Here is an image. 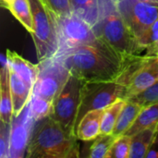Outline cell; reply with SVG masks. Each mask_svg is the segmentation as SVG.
Segmentation results:
<instances>
[{
    "instance_id": "83f0119b",
    "label": "cell",
    "mask_w": 158,
    "mask_h": 158,
    "mask_svg": "<svg viewBox=\"0 0 158 158\" xmlns=\"http://www.w3.org/2000/svg\"><path fill=\"white\" fill-rule=\"evenodd\" d=\"M145 158H158V129L153 137Z\"/></svg>"
},
{
    "instance_id": "5bb4252c",
    "label": "cell",
    "mask_w": 158,
    "mask_h": 158,
    "mask_svg": "<svg viewBox=\"0 0 158 158\" xmlns=\"http://www.w3.org/2000/svg\"><path fill=\"white\" fill-rule=\"evenodd\" d=\"M104 109L93 110L88 112L79 123L76 135L81 141H94L101 134V120Z\"/></svg>"
},
{
    "instance_id": "9a60e30c",
    "label": "cell",
    "mask_w": 158,
    "mask_h": 158,
    "mask_svg": "<svg viewBox=\"0 0 158 158\" xmlns=\"http://www.w3.org/2000/svg\"><path fill=\"white\" fill-rule=\"evenodd\" d=\"M143 106L127 100L116 123V126L114 128L113 133L115 136L119 137L121 135H124L129 129L132 126L135 119L137 118L138 115L142 111Z\"/></svg>"
},
{
    "instance_id": "e0dca14e",
    "label": "cell",
    "mask_w": 158,
    "mask_h": 158,
    "mask_svg": "<svg viewBox=\"0 0 158 158\" xmlns=\"http://www.w3.org/2000/svg\"><path fill=\"white\" fill-rule=\"evenodd\" d=\"M72 13L94 27L99 18V0H70Z\"/></svg>"
},
{
    "instance_id": "4fadbf2b",
    "label": "cell",
    "mask_w": 158,
    "mask_h": 158,
    "mask_svg": "<svg viewBox=\"0 0 158 158\" xmlns=\"http://www.w3.org/2000/svg\"><path fill=\"white\" fill-rule=\"evenodd\" d=\"M9 83L13 100L14 117L19 116L29 103L32 88H31L17 73L9 68Z\"/></svg>"
},
{
    "instance_id": "f546056e",
    "label": "cell",
    "mask_w": 158,
    "mask_h": 158,
    "mask_svg": "<svg viewBox=\"0 0 158 158\" xmlns=\"http://www.w3.org/2000/svg\"><path fill=\"white\" fill-rule=\"evenodd\" d=\"M1 2H2V3H1V4H2V6L7 8L8 6L13 2V0H1Z\"/></svg>"
},
{
    "instance_id": "d6a6232c",
    "label": "cell",
    "mask_w": 158,
    "mask_h": 158,
    "mask_svg": "<svg viewBox=\"0 0 158 158\" xmlns=\"http://www.w3.org/2000/svg\"><path fill=\"white\" fill-rule=\"evenodd\" d=\"M113 1H114V2H116V4H118V3H119L121 0H113Z\"/></svg>"
},
{
    "instance_id": "ac0fdd59",
    "label": "cell",
    "mask_w": 158,
    "mask_h": 158,
    "mask_svg": "<svg viewBox=\"0 0 158 158\" xmlns=\"http://www.w3.org/2000/svg\"><path fill=\"white\" fill-rule=\"evenodd\" d=\"M158 124V103L143 106L132 126L124 134L133 136L139 131Z\"/></svg>"
},
{
    "instance_id": "ba28073f",
    "label": "cell",
    "mask_w": 158,
    "mask_h": 158,
    "mask_svg": "<svg viewBox=\"0 0 158 158\" xmlns=\"http://www.w3.org/2000/svg\"><path fill=\"white\" fill-rule=\"evenodd\" d=\"M56 19L58 32V52L56 56H61L69 50L90 44L97 38L93 27L73 13Z\"/></svg>"
},
{
    "instance_id": "30bf717a",
    "label": "cell",
    "mask_w": 158,
    "mask_h": 158,
    "mask_svg": "<svg viewBox=\"0 0 158 158\" xmlns=\"http://www.w3.org/2000/svg\"><path fill=\"white\" fill-rule=\"evenodd\" d=\"M36 123L31 113L29 103L19 116L13 117L10 124L8 158L26 157L27 148Z\"/></svg>"
},
{
    "instance_id": "1f68e13d",
    "label": "cell",
    "mask_w": 158,
    "mask_h": 158,
    "mask_svg": "<svg viewBox=\"0 0 158 158\" xmlns=\"http://www.w3.org/2000/svg\"><path fill=\"white\" fill-rule=\"evenodd\" d=\"M158 47V42L156 44H154L153 46H151V47H149L148 49H154V48H157Z\"/></svg>"
},
{
    "instance_id": "7a4b0ae2",
    "label": "cell",
    "mask_w": 158,
    "mask_h": 158,
    "mask_svg": "<svg viewBox=\"0 0 158 158\" xmlns=\"http://www.w3.org/2000/svg\"><path fill=\"white\" fill-rule=\"evenodd\" d=\"M77 135L65 131L50 117L35 124L26 153L27 158H77L80 147Z\"/></svg>"
},
{
    "instance_id": "6da1fadb",
    "label": "cell",
    "mask_w": 158,
    "mask_h": 158,
    "mask_svg": "<svg viewBox=\"0 0 158 158\" xmlns=\"http://www.w3.org/2000/svg\"><path fill=\"white\" fill-rule=\"evenodd\" d=\"M56 56H60L70 73L82 82L116 81L125 60L98 37L90 44Z\"/></svg>"
},
{
    "instance_id": "8992f818",
    "label": "cell",
    "mask_w": 158,
    "mask_h": 158,
    "mask_svg": "<svg viewBox=\"0 0 158 158\" xmlns=\"http://www.w3.org/2000/svg\"><path fill=\"white\" fill-rule=\"evenodd\" d=\"M82 84L78 77L70 73L64 87L54 99L49 114V117L59 123L65 131L74 135Z\"/></svg>"
},
{
    "instance_id": "f1b7e54d",
    "label": "cell",
    "mask_w": 158,
    "mask_h": 158,
    "mask_svg": "<svg viewBox=\"0 0 158 158\" xmlns=\"http://www.w3.org/2000/svg\"><path fill=\"white\" fill-rule=\"evenodd\" d=\"M146 55L157 56H158V47L157 48H154V49H147V54H146Z\"/></svg>"
},
{
    "instance_id": "7402d4cb",
    "label": "cell",
    "mask_w": 158,
    "mask_h": 158,
    "mask_svg": "<svg viewBox=\"0 0 158 158\" xmlns=\"http://www.w3.org/2000/svg\"><path fill=\"white\" fill-rule=\"evenodd\" d=\"M29 106L33 118L36 121H39L44 118L49 117L52 107V102L31 93V96L29 101Z\"/></svg>"
},
{
    "instance_id": "3957f363",
    "label": "cell",
    "mask_w": 158,
    "mask_h": 158,
    "mask_svg": "<svg viewBox=\"0 0 158 158\" xmlns=\"http://www.w3.org/2000/svg\"><path fill=\"white\" fill-rule=\"evenodd\" d=\"M94 33L123 59L143 51L126 25L113 0H99V18L93 27Z\"/></svg>"
},
{
    "instance_id": "7c38bea8",
    "label": "cell",
    "mask_w": 158,
    "mask_h": 158,
    "mask_svg": "<svg viewBox=\"0 0 158 158\" xmlns=\"http://www.w3.org/2000/svg\"><path fill=\"white\" fill-rule=\"evenodd\" d=\"M6 54L9 68L15 73H17L31 88L33 89L39 74V65L32 64L31 62L26 60L15 51L6 49Z\"/></svg>"
},
{
    "instance_id": "2e32d148",
    "label": "cell",
    "mask_w": 158,
    "mask_h": 158,
    "mask_svg": "<svg viewBox=\"0 0 158 158\" xmlns=\"http://www.w3.org/2000/svg\"><path fill=\"white\" fill-rule=\"evenodd\" d=\"M158 124L143 130L131 136L130 158H145Z\"/></svg>"
},
{
    "instance_id": "4dcf8cb0",
    "label": "cell",
    "mask_w": 158,
    "mask_h": 158,
    "mask_svg": "<svg viewBox=\"0 0 158 158\" xmlns=\"http://www.w3.org/2000/svg\"><path fill=\"white\" fill-rule=\"evenodd\" d=\"M143 1L150 3V4H154V5H158V0H143Z\"/></svg>"
},
{
    "instance_id": "cb8c5ba5",
    "label": "cell",
    "mask_w": 158,
    "mask_h": 158,
    "mask_svg": "<svg viewBox=\"0 0 158 158\" xmlns=\"http://www.w3.org/2000/svg\"><path fill=\"white\" fill-rule=\"evenodd\" d=\"M127 100L134 102L142 106H147L158 103V81L143 92L135 94L134 96Z\"/></svg>"
},
{
    "instance_id": "8fae6325",
    "label": "cell",
    "mask_w": 158,
    "mask_h": 158,
    "mask_svg": "<svg viewBox=\"0 0 158 158\" xmlns=\"http://www.w3.org/2000/svg\"><path fill=\"white\" fill-rule=\"evenodd\" d=\"M158 81V56L145 55L143 61L132 76L126 88L124 100L143 92Z\"/></svg>"
},
{
    "instance_id": "d6986e66",
    "label": "cell",
    "mask_w": 158,
    "mask_h": 158,
    "mask_svg": "<svg viewBox=\"0 0 158 158\" xmlns=\"http://www.w3.org/2000/svg\"><path fill=\"white\" fill-rule=\"evenodd\" d=\"M7 9L31 34L33 32V17L29 0H13Z\"/></svg>"
},
{
    "instance_id": "ffe728a7",
    "label": "cell",
    "mask_w": 158,
    "mask_h": 158,
    "mask_svg": "<svg viewBox=\"0 0 158 158\" xmlns=\"http://www.w3.org/2000/svg\"><path fill=\"white\" fill-rule=\"evenodd\" d=\"M125 103H126L125 100L120 99L104 109L103 115H102V120H101V134H112L113 133L118 118Z\"/></svg>"
},
{
    "instance_id": "44dd1931",
    "label": "cell",
    "mask_w": 158,
    "mask_h": 158,
    "mask_svg": "<svg viewBox=\"0 0 158 158\" xmlns=\"http://www.w3.org/2000/svg\"><path fill=\"white\" fill-rule=\"evenodd\" d=\"M118 137L114 134H100L92 143L88 157L90 158H106V156Z\"/></svg>"
},
{
    "instance_id": "4316f807",
    "label": "cell",
    "mask_w": 158,
    "mask_h": 158,
    "mask_svg": "<svg viewBox=\"0 0 158 158\" xmlns=\"http://www.w3.org/2000/svg\"><path fill=\"white\" fill-rule=\"evenodd\" d=\"M143 50L148 49L158 42V19L150 27V29L138 40Z\"/></svg>"
},
{
    "instance_id": "277c9868",
    "label": "cell",
    "mask_w": 158,
    "mask_h": 158,
    "mask_svg": "<svg viewBox=\"0 0 158 158\" xmlns=\"http://www.w3.org/2000/svg\"><path fill=\"white\" fill-rule=\"evenodd\" d=\"M33 17L34 43L38 60L55 56L58 52L57 23L54 13L41 1L29 0Z\"/></svg>"
},
{
    "instance_id": "5b68a950",
    "label": "cell",
    "mask_w": 158,
    "mask_h": 158,
    "mask_svg": "<svg viewBox=\"0 0 158 158\" xmlns=\"http://www.w3.org/2000/svg\"><path fill=\"white\" fill-rule=\"evenodd\" d=\"M126 87L117 81H89L83 82L81 92L75 131L81 118L90 111L105 109L118 100L125 98Z\"/></svg>"
},
{
    "instance_id": "9c48e42d",
    "label": "cell",
    "mask_w": 158,
    "mask_h": 158,
    "mask_svg": "<svg viewBox=\"0 0 158 158\" xmlns=\"http://www.w3.org/2000/svg\"><path fill=\"white\" fill-rule=\"evenodd\" d=\"M117 6L126 25L137 41L158 19V5L143 0H121Z\"/></svg>"
},
{
    "instance_id": "d4e9b609",
    "label": "cell",
    "mask_w": 158,
    "mask_h": 158,
    "mask_svg": "<svg viewBox=\"0 0 158 158\" xmlns=\"http://www.w3.org/2000/svg\"><path fill=\"white\" fill-rule=\"evenodd\" d=\"M56 17L72 14L70 0H41Z\"/></svg>"
},
{
    "instance_id": "52a82bcc",
    "label": "cell",
    "mask_w": 158,
    "mask_h": 158,
    "mask_svg": "<svg viewBox=\"0 0 158 158\" xmlns=\"http://www.w3.org/2000/svg\"><path fill=\"white\" fill-rule=\"evenodd\" d=\"M39 74L32 93L52 102L67 82L70 71L60 56L40 60Z\"/></svg>"
},
{
    "instance_id": "603a6c76",
    "label": "cell",
    "mask_w": 158,
    "mask_h": 158,
    "mask_svg": "<svg viewBox=\"0 0 158 158\" xmlns=\"http://www.w3.org/2000/svg\"><path fill=\"white\" fill-rule=\"evenodd\" d=\"M131 137L121 135L112 144L106 158H130Z\"/></svg>"
},
{
    "instance_id": "484cf974",
    "label": "cell",
    "mask_w": 158,
    "mask_h": 158,
    "mask_svg": "<svg viewBox=\"0 0 158 158\" xmlns=\"http://www.w3.org/2000/svg\"><path fill=\"white\" fill-rule=\"evenodd\" d=\"M10 142V124H0V158H8Z\"/></svg>"
}]
</instances>
